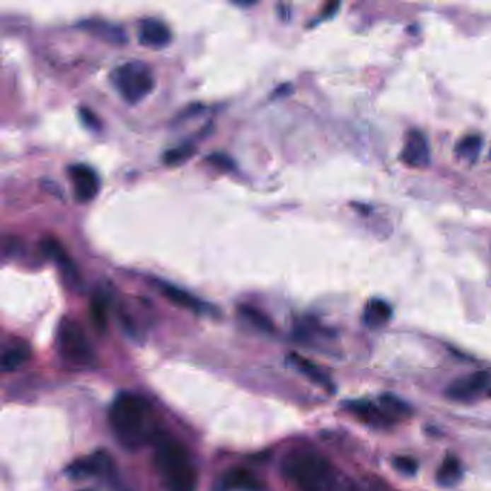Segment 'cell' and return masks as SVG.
<instances>
[{
	"instance_id": "ba28073f",
	"label": "cell",
	"mask_w": 491,
	"mask_h": 491,
	"mask_svg": "<svg viewBox=\"0 0 491 491\" xmlns=\"http://www.w3.org/2000/svg\"><path fill=\"white\" fill-rule=\"evenodd\" d=\"M157 289L171 303L195 314H211L215 311L211 304H207L200 299L195 297L192 293L178 287L175 284L166 281H157Z\"/></svg>"
},
{
	"instance_id": "484cf974",
	"label": "cell",
	"mask_w": 491,
	"mask_h": 491,
	"mask_svg": "<svg viewBox=\"0 0 491 491\" xmlns=\"http://www.w3.org/2000/svg\"><path fill=\"white\" fill-rule=\"evenodd\" d=\"M79 117H81V120H83V122L88 129H93V130H98L100 129L101 122H100L98 117L91 110H88L86 107H81L79 108Z\"/></svg>"
},
{
	"instance_id": "8fae6325",
	"label": "cell",
	"mask_w": 491,
	"mask_h": 491,
	"mask_svg": "<svg viewBox=\"0 0 491 491\" xmlns=\"http://www.w3.org/2000/svg\"><path fill=\"white\" fill-rule=\"evenodd\" d=\"M262 481L250 470L233 468L226 471L219 480L218 491H264Z\"/></svg>"
},
{
	"instance_id": "603a6c76",
	"label": "cell",
	"mask_w": 491,
	"mask_h": 491,
	"mask_svg": "<svg viewBox=\"0 0 491 491\" xmlns=\"http://www.w3.org/2000/svg\"><path fill=\"white\" fill-rule=\"evenodd\" d=\"M195 151H196L195 146L182 144L180 147H176V149L166 151L165 156H163V160H165V163L169 166H176V165H180V163L186 161Z\"/></svg>"
},
{
	"instance_id": "8992f818",
	"label": "cell",
	"mask_w": 491,
	"mask_h": 491,
	"mask_svg": "<svg viewBox=\"0 0 491 491\" xmlns=\"http://www.w3.org/2000/svg\"><path fill=\"white\" fill-rule=\"evenodd\" d=\"M68 178L72 183L74 197L78 203H87L93 200L101 186L97 172L83 163H75L68 168Z\"/></svg>"
},
{
	"instance_id": "5bb4252c",
	"label": "cell",
	"mask_w": 491,
	"mask_h": 491,
	"mask_svg": "<svg viewBox=\"0 0 491 491\" xmlns=\"http://www.w3.org/2000/svg\"><path fill=\"white\" fill-rule=\"evenodd\" d=\"M79 26L86 29L87 32L93 33L94 36L100 37L101 40L107 44L112 45H125L127 42V35L121 26L112 25L107 21H100V19H88L81 22Z\"/></svg>"
},
{
	"instance_id": "e0dca14e",
	"label": "cell",
	"mask_w": 491,
	"mask_h": 491,
	"mask_svg": "<svg viewBox=\"0 0 491 491\" xmlns=\"http://www.w3.org/2000/svg\"><path fill=\"white\" fill-rule=\"evenodd\" d=\"M392 317V307L379 299H374L366 304L363 311V323L369 329H379L383 327Z\"/></svg>"
},
{
	"instance_id": "5b68a950",
	"label": "cell",
	"mask_w": 491,
	"mask_h": 491,
	"mask_svg": "<svg viewBox=\"0 0 491 491\" xmlns=\"http://www.w3.org/2000/svg\"><path fill=\"white\" fill-rule=\"evenodd\" d=\"M57 343L59 354L69 363L87 366L94 362V350L84 329L72 318H64L59 323Z\"/></svg>"
},
{
	"instance_id": "9a60e30c",
	"label": "cell",
	"mask_w": 491,
	"mask_h": 491,
	"mask_svg": "<svg viewBox=\"0 0 491 491\" xmlns=\"http://www.w3.org/2000/svg\"><path fill=\"white\" fill-rule=\"evenodd\" d=\"M42 248H44L45 255H48L51 260H54L59 265L62 274L69 279V284L78 285L79 284V275H78L76 267L74 265L71 258L67 255L65 250L62 248V245L55 239H47L42 243Z\"/></svg>"
},
{
	"instance_id": "4316f807",
	"label": "cell",
	"mask_w": 491,
	"mask_h": 491,
	"mask_svg": "<svg viewBox=\"0 0 491 491\" xmlns=\"http://www.w3.org/2000/svg\"><path fill=\"white\" fill-rule=\"evenodd\" d=\"M211 165L219 168V169H231L233 166V163L232 160L225 156V154H221V153H215V154H211L208 158H207Z\"/></svg>"
},
{
	"instance_id": "30bf717a",
	"label": "cell",
	"mask_w": 491,
	"mask_h": 491,
	"mask_svg": "<svg viewBox=\"0 0 491 491\" xmlns=\"http://www.w3.org/2000/svg\"><path fill=\"white\" fill-rule=\"evenodd\" d=\"M139 42L153 50L166 48L172 42V30L165 22L158 19H143L139 25Z\"/></svg>"
},
{
	"instance_id": "7c38bea8",
	"label": "cell",
	"mask_w": 491,
	"mask_h": 491,
	"mask_svg": "<svg viewBox=\"0 0 491 491\" xmlns=\"http://www.w3.org/2000/svg\"><path fill=\"white\" fill-rule=\"evenodd\" d=\"M112 470V461L107 453H97L91 457L78 460L68 467V474L72 477H96L105 475Z\"/></svg>"
},
{
	"instance_id": "52a82bcc",
	"label": "cell",
	"mask_w": 491,
	"mask_h": 491,
	"mask_svg": "<svg viewBox=\"0 0 491 491\" xmlns=\"http://www.w3.org/2000/svg\"><path fill=\"white\" fill-rule=\"evenodd\" d=\"M400 160L405 165L411 168H425L429 165L431 160V151L427 137L418 132L411 130L406 134L402 151H400Z\"/></svg>"
},
{
	"instance_id": "d6986e66",
	"label": "cell",
	"mask_w": 491,
	"mask_h": 491,
	"mask_svg": "<svg viewBox=\"0 0 491 491\" xmlns=\"http://www.w3.org/2000/svg\"><path fill=\"white\" fill-rule=\"evenodd\" d=\"M463 477V468L456 457H446L437 473V481L444 487H454Z\"/></svg>"
},
{
	"instance_id": "9c48e42d",
	"label": "cell",
	"mask_w": 491,
	"mask_h": 491,
	"mask_svg": "<svg viewBox=\"0 0 491 491\" xmlns=\"http://www.w3.org/2000/svg\"><path fill=\"white\" fill-rule=\"evenodd\" d=\"M490 386V375L487 372H475L454 381L446 389V395L461 402L477 398Z\"/></svg>"
},
{
	"instance_id": "4fadbf2b",
	"label": "cell",
	"mask_w": 491,
	"mask_h": 491,
	"mask_svg": "<svg viewBox=\"0 0 491 491\" xmlns=\"http://www.w3.org/2000/svg\"><path fill=\"white\" fill-rule=\"evenodd\" d=\"M346 409L356 418H359L362 422L369 424L376 428H385L392 422L391 415L383 414L379 408H376L369 400L359 399V400L346 402Z\"/></svg>"
},
{
	"instance_id": "44dd1931",
	"label": "cell",
	"mask_w": 491,
	"mask_h": 491,
	"mask_svg": "<svg viewBox=\"0 0 491 491\" xmlns=\"http://www.w3.org/2000/svg\"><path fill=\"white\" fill-rule=\"evenodd\" d=\"M90 316L91 321L94 323L96 329L98 332H105L108 324V299L105 294H97L91 300L90 306Z\"/></svg>"
},
{
	"instance_id": "7a4b0ae2",
	"label": "cell",
	"mask_w": 491,
	"mask_h": 491,
	"mask_svg": "<svg viewBox=\"0 0 491 491\" xmlns=\"http://www.w3.org/2000/svg\"><path fill=\"white\" fill-rule=\"evenodd\" d=\"M154 468L166 491H196L197 471L187 449L169 437H156Z\"/></svg>"
},
{
	"instance_id": "83f0119b",
	"label": "cell",
	"mask_w": 491,
	"mask_h": 491,
	"mask_svg": "<svg viewBox=\"0 0 491 491\" xmlns=\"http://www.w3.org/2000/svg\"><path fill=\"white\" fill-rule=\"evenodd\" d=\"M490 396H491V389H490Z\"/></svg>"
},
{
	"instance_id": "d4e9b609",
	"label": "cell",
	"mask_w": 491,
	"mask_h": 491,
	"mask_svg": "<svg viewBox=\"0 0 491 491\" xmlns=\"http://www.w3.org/2000/svg\"><path fill=\"white\" fill-rule=\"evenodd\" d=\"M393 466L405 475H414L418 471V463L411 457H398L395 458Z\"/></svg>"
},
{
	"instance_id": "cb8c5ba5",
	"label": "cell",
	"mask_w": 491,
	"mask_h": 491,
	"mask_svg": "<svg viewBox=\"0 0 491 491\" xmlns=\"http://www.w3.org/2000/svg\"><path fill=\"white\" fill-rule=\"evenodd\" d=\"M381 400H382L385 409H388V411L392 414H398V415H408L409 414V406L396 396L383 395L381 398Z\"/></svg>"
},
{
	"instance_id": "f1b7e54d",
	"label": "cell",
	"mask_w": 491,
	"mask_h": 491,
	"mask_svg": "<svg viewBox=\"0 0 491 491\" xmlns=\"http://www.w3.org/2000/svg\"><path fill=\"white\" fill-rule=\"evenodd\" d=\"M490 156H491V151H490Z\"/></svg>"
},
{
	"instance_id": "2e32d148",
	"label": "cell",
	"mask_w": 491,
	"mask_h": 491,
	"mask_svg": "<svg viewBox=\"0 0 491 491\" xmlns=\"http://www.w3.org/2000/svg\"><path fill=\"white\" fill-rule=\"evenodd\" d=\"M289 362L296 367L297 371H300L304 376H307L311 382L320 385L321 388L327 389L329 392H335V385L332 382V379L329 378V375H325L317 364H314L311 360L297 354V353H291L289 356Z\"/></svg>"
},
{
	"instance_id": "6da1fadb",
	"label": "cell",
	"mask_w": 491,
	"mask_h": 491,
	"mask_svg": "<svg viewBox=\"0 0 491 491\" xmlns=\"http://www.w3.org/2000/svg\"><path fill=\"white\" fill-rule=\"evenodd\" d=\"M108 421L117 441L130 451H136L153 438L150 408L139 395L120 393L110 408Z\"/></svg>"
},
{
	"instance_id": "7402d4cb",
	"label": "cell",
	"mask_w": 491,
	"mask_h": 491,
	"mask_svg": "<svg viewBox=\"0 0 491 491\" xmlns=\"http://www.w3.org/2000/svg\"><path fill=\"white\" fill-rule=\"evenodd\" d=\"M481 146H483V139L477 134H471V136H467L464 137L457 146H456V153L461 157V158H466L467 161H475L478 154H480V150H481Z\"/></svg>"
},
{
	"instance_id": "277c9868",
	"label": "cell",
	"mask_w": 491,
	"mask_h": 491,
	"mask_svg": "<svg viewBox=\"0 0 491 491\" xmlns=\"http://www.w3.org/2000/svg\"><path fill=\"white\" fill-rule=\"evenodd\" d=\"M110 81L118 96L130 105L143 101L156 86L151 67L137 59L115 67L110 74Z\"/></svg>"
},
{
	"instance_id": "ffe728a7",
	"label": "cell",
	"mask_w": 491,
	"mask_h": 491,
	"mask_svg": "<svg viewBox=\"0 0 491 491\" xmlns=\"http://www.w3.org/2000/svg\"><path fill=\"white\" fill-rule=\"evenodd\" d=\"M239 313L242 314V317L245 320H248L254 327H257L258 330L265 332V333L274 332L275 327H274L272 320L265 313H262L260 308L245 304V306L239 307Z\"/></svg>"
},
{
	"instance_id": "3957f363",
	"label": "cell",
	"mask_w": 491,
	"mask_h": 491,
	"mask_svg": "<svg viewBox=\"0 0 491 491\" xmlns=\"http://www.w3.org/2000/svg\"><path fill=\"white\" fill-rule=\"evenodd\" d=\"M282 473L299 491H327L335 481L332 464L323 456L308 451L285 458Z\"/></svg>"
},
{
	"instance_id": "ac0fdd59",
	"label": "cell",
	"mask_w": 491,
	"mask_h": 491,
	"mask_svg": "<svg viewBox=\"0 0 491 491\" xmlns=\"http://www.w3.org/2000/svg\"><path fill=\"white\" fill-rule=\"evenodd\" d=\"M30 357V350L28 346L21 343H13L8 346L2 353V372L9 374L18 371Z\"/></svg>"
}]
</instances>
